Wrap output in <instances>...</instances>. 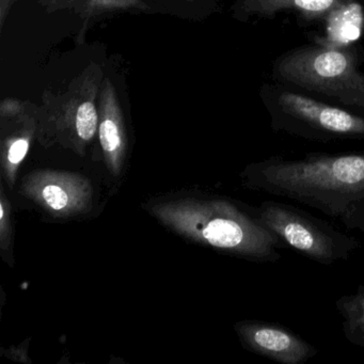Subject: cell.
<instances>
[{
	"instance_id": "5b68a950",
	"label": "cell",
	"mask_w": 364,
	"mask_h": 364,
	"mask_svg": "<svg viewBox=\"0 0 364 364\" xmlns=\"http://www.w3.org/2000/svg\"><path fill=\"white\" fill-rule=\"evenodd\" d=\"M255 210L262 223L287 248L321 265L347 261L361 247L357 238L291 204L268 200Z\"/></svg>"
},
{
	"instance_id": "3957f363",
	"label": "cell",
	"mask_w": 364,
	"mask_h": 364,
	"mask_svg": "<svg viewBox=\"0 0 364 364\" xmlns=\"http://www.w3.org/2000/svg\"><path fill=\"white\" fill-rule=\"evenodd\" d=\"M355 48L299 46L283 53L272 65L274 82L330 100L364 114V74Z\"/></svg>"
},
{
	"instance_id": "4fadbf2b",
	"label": "cell",
	"mask_w": 364,
	"mask_h": 364,
	"mask_svg": "<svg viewBox=\"0 0 364 364\" xmlns=\"http://www.w3.org/2000/svg\"><path fill=\"white\" fill-rule=\"evenodd\" d=\"M68 3L84 10L86 14H97L105 10L122 9L136 7L139 0H67Z\"/></svg>"
},
{
	"instance_id": "7a4b0ae2",
	"label": "cell",
	"mask_w": 364,
	"mask_h": 364,
	"mask_svg": "<svg viewBox=\"0 0 364 364\" xmlns=\"http://www.w3.org/2000/svg\"><path fill=\"white\" fill-rule=\"evenodd\" d=\"M153 212L178 233L255 263H278L280 250L287 248L262 223L255 208L228 200L161 204Z\"/></svg>"
},
{
	"instance_id": "8992f818",
	"label": "cell",
	"mask_w": 364,
	"mask_h": 364,
	"mask_svg": "<svg viewBox=\"0 0 364 364\" xmlns=\"http://www.w3.org/2000/svg\"><path fill=\"white\" fill-rule=\"evenodd\" d=\"M242 346L279 364H304L318 349L289 328L272 321L246 319L235 325Z\"/></svg>"
},
{
	"instance_id": "ba28073f",
	"label": "cell",
	"mask_w": 364,
	"mask_h": 364,
	"mask_svg": "<svg viewBox=\"0 0 364 364\" xmlns=\"http://www.w3.org/2000/svg\"><path fill=\"white\" fill-rule=\"evenodd\" d=\"M28 191L46 210L70 214L82 210L90 197L86 181L58 172H41L29 183Z\"/></svg>"
},
{
	"instance_id": "8fae6325",
	"label": "cell",
	"mask_w": 364,
	"mask_h": 364,
	"mask_svg": "<svg viewBox=\"0 0 364 364\" xmlns=\"http://www.w3.org/2000/svg\"><path fill=\"white\" fill-rule=\"evenodd\" d=\"M336 308L342 316L345 338L364 349V285H359L355 293L338 298Z\"/></svg>"
},
{
	"instance_id": "9c48e42d",
	"label": "cell",
	"mask_w": 364,
	"mask_h": 364,
	"mask_svg": "<svg viewBox=\"0 0 364 364\" xmlns=\"http://www.w3.org/2000/svg\"><path fill=\"white\" fill-rule=\"evenodd\" d=\"M317 26L321 27L311 36L313 43L330 48H351L363 35V0H345Z\"/></svg>"
},
{
	"instance_id": "6da1fadb",
	"label": "cell",
	"mask_w": 364,
	"mask_h": 364,
	"mask_svg": "<svg viewBox=\"0 0 364 364\" xmlns=\"http://www.w3.org/2000/svg\"><path fill=\"white\" fill-rule=\"evenodd\" d=\"M246 188L323 213L364 236V153L270 156L242 174Z\"/></svg>"
},
{
	"instance_id": "7c38bea8",
	"label": "cell",
	"mask_w": 364,
	"mask_h": 364,
	"mask_svg": "<svg viewBox=\"0 0 364 364\" xmlns=\"http://www.w3.org/2000/svg\"><path fill=\"white\" fill-rule=\"evenodd\" d=\"M99 114L92 102H85L76 112L75 127L80 139L89 141L97 133Z\"/></svg>"
},
{
	"instance_id": "30bf717a",
	"label": "cell",
	"mask_w": 364,
	"mask_h": 364,
	"mask_svg": "<svg viewBox=\"0 0 364 364\" xmlns=\"http://www.w3.org/2000/svg\"><path fill=\"white\" fill-rule=\"evenodd\" d=\"M104 97V109L100 123V141L114 173L121 169V161L125 150L122 119L112 89L108 87Z\"/></svg>"
},
{
	"instance_id": "52a82bcc",
	"label": "cell",
	"mask_w": 364,
	"mask_h": 364,
	"mask_svg": "<svg viewBox=\"0 0 364 364\" xmlns=\"http://www.w3.org/2000/svg\"><path fill=\"white\" fill-rule=\"evenodd\" d=\"M343 1L345 0H237L234 12L244 21H269L291 16L304 26H317Z\"/></svg>"
},
{
	"instance_id": "277c9868",
	"label": "cell",
	"mask_w": 364,
	"mask_h": 364,
	"mask_svg": "<svg viewBox=\"0 0 364 364\" xmlns=\"http://www.w3.org/2000/svg\"><path fill=\"white\" fill-rule=\"evenodd\" d=\"M261 99L274 132L323 144L364 141V114L278 82L264 85Z\"/></svg>"
},
{
	"instance_id": "5bb4252c",
	"label": "cell",
	"mask_w": 364,
	"mask_h": 364,
	"mask_svg": "<svg viewBox=\"0 0 364 364\" xmlns=\"http://www.w3.org/2000/svg\"><path fill=\"white\" fill-rule=\"evenodd\" d=\"M29 149V140L27 138H18L10 144L7 150L8 176H12L23 159L26 156Z\"/></svg>"
}]
</instances>
